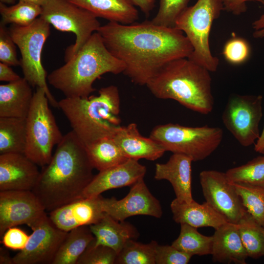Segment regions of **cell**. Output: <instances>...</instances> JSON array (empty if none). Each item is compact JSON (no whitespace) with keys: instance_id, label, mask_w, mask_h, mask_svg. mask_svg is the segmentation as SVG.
<instances>
[{"instance_id":"26","label":"cell","mask_w":264,"mask_h":264,"mask_svg":"<svg viewBox=\"0 0 264 264\" xmlns=\"http://www.w3.org/2000/svg\"><path fill=\"white\" fill-rule=\"evenodd\" d=\"M89 226H82L67 232L52 264H77L79 257L94 239Z\"/></svg>"},{"instance_id":"6","label":"cell","mask_w":264,"mask_h":264,"mask_svg":"<svg viewBox=\"0 0 264 264\" xmlns=\"http://www.w3.org/2000/svg\"><path fill=\"white\" fill-rule=\"evenodd\" d=\"M224 10L222 0H198L188 7L176 21L175 27L187 37L193 48L189 59L206 68L216 71L219 59L211 53L209 37L213 22Z\"/></svg>"},{"instance_id":"37","label":"cell","mask_w":264,"mask_h":264,"mask_svg":"<svg viewBox=\"0 0 264 264\" xmlns=\"http://www.w3.org/2000/svg\"><path fill=\"white\" fill-rule=\"evenodd\" d=\"M250 45L244 39L233 37L225 44L222 54L227 62L234 65H239L247 60L250 54Z\"/></svg>"},{"instance_id":"30","label":"cell","mask_w":264,"mask_h":264,"mask_svg":"<svg viewBox=\"0 0 264 264\" xmlns=\"http://www.w3.org/2000/svg\"><path fill=\"white\" fill-rule=\"evenodd\" d=\"M180 231L172 245L192 256L211 254L213 237L199 233L197 228L186 223L180 224Z\"/></svg>"},{"instance_id":"13","label":"cell","mask_w":264,"mask_h":264,"mask_svg":"<svg viewBox=\"0 0 264 264\" xmlns=\"http://www.w3.org/2000/svg\"><path fill=\"white\" fill-rule=\"evenodd\" d=\"M206 201L229 222L237 224L247 211L225 173L204 170L199 175Z\"/></svg>"},{"instance_id":"2","label":"cell","mask_w":264,"mask_h":264,"mask_svg":"<svg viewBox=\"0 0 264 264\" xmlns=\"http://www.w3.org/2000/svg\"><path fill=\"white\" fill-rule=\"evenodd\" d=\"M93 169L86 146L72 130L63 136L50 162L43 167L32 191L50 212L83 198Z\"/></svg>"},{"instance_id":"16","label":"cell","mask_w":264,"mask_h":264,"mask_svg":"<svg viewBox=\"0 0 264 264\" xmlns=\"http://www.w3.org/2000/svg\"><path fill=\"white\" fill-rule=\"evenodd\" d=\"M101 195L83 198L49 212V217L60 229L69 232L82 226H89L99 221L105 215Z\"/></svg>"},{"instance_id":"7","label":"cell","mask_w":264,"mask_h":264,"mask_svg":"<svg viewBox=\"0 0 264 264\" xmlns=\"http://www.w3.org/2000/svg\"><path fill=\"white\" fill-rule=\"evenodd\" d=\"M149 137L166 152L183 154L197 161L205 159L219 147L223 132L218 127H188L171 123L155 126Z\"/></svg>"},{"instance_id":"9","label":"cell","mask_w":264,"mask_h":264,"mask_svg":"<svg viewBox=\"0 0 264 264\" xmlns=\"http://www.w3.org/2000/svg\"><path fill=\"white\" fill-rule=\"evenodd\" d=\"M50 25L39 17L26 26L12 24L9 31L21 52L20 66L23 77L32 87L43 88L50 104L58 108V102L48 88L47 73L42 63V50L50 35Z\"/></svg>"},{"instance_id":"12","label":"cell","mask_w":264,"mask_h":264,"mask_svg":"<svg viewBox=\"0 0 264 264\" xmlns=\"http://www.w3.org/2000/svg\"><path fill=\"white\" fill-rule=\"evenodd\" d=\"M25 247L13 257L14 264H52L67 232L58 228L45 214L29 226Z\"/></svg>"},{"instance_id":"20","label":"cell","mask_w":264,"mask_h":264,"mask_svg":"<svg viewBox=\"0 0 264 264\" xmlns=\"http://www.w3.org/2000/svg\"><path fill=\"white\" fill-rule=\"evenodd\" d=\"M112 137L128 159L154 161L166 152L156 141L142 136L135 123L121 126Z\"/></svg>"},{"instance_id":"35","label":"cell","mask_w":264,"mask_h":264,"mask_svg":"<svg viewBox=\"0 0 264 264\" xmlns=\"http://www.w3.org/2000/svg\"><path fill=\"white\" fill-rule=\"evenodd\" d=\"M159 8L152 22L154 24L175 27L177 18L188 7L189 0H159Z\"/></svg>"},{"instance_id":"43","label":"cell","mask_w":264,"mask_h":264,"mask_svg":"<svg viewBox=\"0 0 264 264\" xmlns=\"http://www.w3.org/2000/svg\"><path fill=\"white\" fill-rule=\"evenodd\" d=\"M132 5L140 8V10L148 16L154 9L156 0H128Z\"/></svg>"},{"instance_id":"1","label":"cell","mask_w":264,"mask_h":264,"mask_svg":"<svg viewBox=\"0 0 264 264\" xmlns=\"http://www.w3.org/2000/svg\"><path fill=\"white\" fill-rule=\"evenodd\" d=\"M97 32L108 50L125 64L123 73L139 85H146L170 62L188 58L193 50L181 30L151 21L130 24L109 22Z\"/></svg>"},{"instance_id":"31","label":"cell","mask_w":264,"mask_h":264,"mask_svg":"<svg viewBox=\"0 0 264 264\" xmlns=\"http://www.w3.org/2000/svg\"><path fill=\"white\" fill-rule=\"evenodd\" d=\"M157 244L155 241L144 244L130 240L117 254L115 264H155Z\"/></svg>"},{"instance_id":"48","label":"cell","mask_w":264,"mask_h":264,"mask_svg":"<svg viewBox=\"0 0 264 264\" xmlns=\"http://www.w3.org/2000/svg\"><path fill=\"white\" fill-rule=\"evenodd\" d=\"M15 1L16 0H0V2L3 3H12Z\"/></svg>"},{"instance_id":"10","label":"cell","mask_w":264,"mask_h":264,"mask_svg":"<svg viewBox=\"0 0 264 264\" xmlns=\"http://www.w3.org/2000/svg\"><path fill=\"white\" fill-rule=\"evenodd\" d=\"M40 17L56 29L74 33L75 43L66 52V61L76 54L101 26L97 18L68 0H50Z\"/></svg>"},{"instance_id":"21","label":"cell","mask_w":264,"mask_h":264,"mask_svg":"<svg viewBox=\"0 0 264 264\" xmlns=\"http://www.w3.org/2000/svg\"><path fill=\"white\" fill-rule=\"evenodd\" d=\"M213 237L211 254L214 262L245 264L248 256L237 224L227 222L218 228Z\"/></svg>"},{"instance_id":"46","label":"cell","mask_w":264,"mask_h":264,"mask_svg":"<svg viewBox=\"0 0 264 264\" xmlns=\"http://www.w3.org/2000/svg\"><path fill=\"white\" fill-rule=\"evenodd\" d=\"M254 150L257 153L264 154V126L259 139L254 144Z\"/></svg>"},{"instance_id":"24","label":"cell","mask_w":264,"mask_h":264,"mask_svg":"<svg viewBox=\"0 0 264 264\" xmlns=\"http://www.w3.org/2000/svg\"><path fill=\"white\" fill-rule=\"evenodd\" d=\"M89 226L96 244L109 247L117 254L128 241L135 240L139 236L132 224L125 220H116L106 213L99 221Z\"/></svg>"},{"instance_id":"22","label":"cell","mask_w":264,"mask_h":264,"mask_svg":"<svg viewBox=\"0 0 264 264\" xmlns=\"http://www.w3.org/2000/svg\"><path fill=\"white\" fill-rule=\"evenodd\" d=\"M170 207L173 220L180 224L186 223L197 228L211 227L216 229L228 222L206 201L200 204L194 200L185 202L175 198Z\"/></svg>"},{"instance_id":"47","label":"cell","mask_w":264,"mask_h":264,"mask_svg":"<svg viewBox=\"0 0 264 264\" xmlns=\"http://www.w3.org/2000/svg\"><path fill=\"white\" fill-rule=\"evenodd\" d=\"M26 1L40 6H43L50 0H19Z\"/></svg>"},{"instance_id":"29","label":"cell","mask_w":264,"mask_h":264,"mask_svg":"<svg viewBox=\"0 0 264 264\" xmlns=\"http://www.w3.org/2000/svg\"><path fill=\"white\" fill-rule=\"evenodd\" d=\"M237 224L248 256L255 259L264 256V227L247 211Z\"/></svg>"},{"instance_id":"38","label":"cell","mask_w":264,"mask_h":264,"mask_svg":"<svg viewBox=\"0 0 264 264\" xmlns=\"http://www.w3.org/2000/svg\"><path fill=\"white\" fill-rule=\"evenodd\" d=\"M15 43L5 25L0 24V61L10 66H20Z\"/></svg>"},{"instance_id":"4","label":"cell","mask_w":264,"mask_h":264,"mask_svg":"<svg viewBox=\"0 0 264 264\" xmlns=\"http://www.w3.org/2000/svg\"><path fill=\"white\" fill-rule=\"evenodd\" d=\"M206 68L188 58L165 65L146 85L156 98L172 99L202 114L212 112V78Z\"/></svg>"},{"instance_id":"3","label":"cell","mask_w":264,"mask_h":264,"mask_svg":"<svg viewBox=\"0 0 264 264\" xmlns=\"http://www.w3.org/2000/svg\"><path fill=\"white\" fill-rule=\"evenodd\" d=\"M125 65L107 48L97 32L93 33L66 64L47 77L50 85L66 97H87L95 90L94 81L107 73H123Z\"/></svg>"},{"instance_id":"41","label":"cell","mask_w":264,"mask_h":264,"mask_svg":"<svg viewBox=\"0 0 264 264\" xmlns=\"http://www.w3.org/2000/svg\"><path fill=\"white\" fill-rule=\"evenodd\" d=\"M264 0H222L224 10L235 15H240L247 10L246 2L255 1L262 3Z\"/></svg>"},{"instance_id":"27","label":"cell","mask_w":264,"mask_h":264,"mask_svg":"<svg viewBox=\"0 0 264 264\" xmlns=\"http://www.w3.org/2000/svg\"><path fill=\"white\" fill-rule=\"evenodd\" d=\"M26 143V118L0 117V154H24Z\"/></svg>"},{"instance_id":"33","label":"cell","mask_w":264,"mask_h":264,"mask_svg":"<svg viewBox=\"0 0 264 264\" xmlns=\"http://www.w3.org/2000/svg\"><path fill=\"white\" fill-rule=\"evenodd\" d=\"M232 183L246 210L264 227V187L241 182Z\"/></svg>"},{"instance_id":"19","label":"cell","mask_w":264,"mask_h":264,"mask_svg":"<svg viewBox=\"0 0 264 264\" xmlns=\"http://www.w3.org/2000/svg\"><path fill=\"white\" fill-rule=\"evenodd\" d=\"M192 159L185 155L173 154L165 163H156L154 177L169 181L176 198L180 202L194 200L192 194Z\"/></svg>"},{"instance_id":"23","label":"cell","mask_w":264,"mask_h":264,"mask_svg":"<svg viewBox=\"0 0 264 264\" xmlns=\"http://www.w3.org/2000/svg\"><path fill=\"white\" fill-rule=\"evenodd\" d=\"M24 78L0 85V117L26 118L34 93Z\"/></svg>"},{"instance_id":"44","label":"cell","mask_w":264,"mask_h":264,"mask_svg":"<svg viewBox=\"0 0 264 264\" xmlns=\"http://www.w3.org/2000/svg\"><path fill=\"white\" fill-rule=\"evenodd\" d=\"M264 6V0L262 3ZM252 27L254 29L253 36L255 38H263L264 37V13L260 17L252 23Z\"/></svg>"},{"instance_id":"45","label":"cell","mask_w":264,"mask_h":264,"mask_svg":"<svg viewBox=\"0 0 264 264\" xmlns=\"http://www.w3.org/2000/svg\"><path fill=\"white\" fill-rule=\"evenodd\" d=\"M5 247H0V264H14L13 257Z\"/></svg>"},{"instance_id":"8","label":"cell","mask_w":264,"mask_h":264,"mask_svg":"<svg viewBox=\"0 0 264 264\" xmlns=\"http://www.w3.org/2000/svg\"><path fill=\"white\" fill-rule=\"evenodd\" d=\"M45 91L37 87L26 118V143L24 154L38 166L46 165L52 150L63 136L49 107Z\"/></svg>"},{"instance_id":"42","label":"cell","mask_w":264,"mask_h":264,"mask_svg":"<svg viewBox=\"0 0 264 264\" xmlns=\"http://www.w3.org/2000/svg\"><path fill=\"white\" fill-rule=\"evenodd\" d=\"M21 77L5 64L0 63V81L8 83L20 80Z\"/></svg>"},{"instance_id":"5","label":"cell","mask_w":264,"mask_h":264,"mask_svg":"<svg viewBox=\"0 0 264 264\" xmlns=\"http://www.w3.org/2000/svg\"><path fill=\"white\" fill-rule=\"evenodd\" d=\"M58 108L85 146L112 137L121 126L120 94L114 85L101 88L97 95L65 97L58 101Z\"/></svg>"},{"instance_id":"34","label":"cell","mask_w":264,"mask_h":264,"mask_svg":"<svg viewBox=\"0 0 264 264\" xmlns=\"http://www.w3.org/2000/svg\"><path fill=\"white\" fill-rule=\"evenodd\" d=\"M225 173L231 182H241L264 187V154Z\"/></svg>"},{"instance_id":"40","label":"cell","mask_w":264,"mask_h":264,"mask_svg":"<svg viewBox=\"0 0 264 264\" xmlns=\"http://www.w3.org/2000/svg\"><path fill=\"white\" fill-rule=\"evenodd\" d=\"M1 238V242L6 248L21 251L25 247L29 235L23 230L15 226L8 228Z\"/></svg>"},{"instance_id":"18","label":"cell","mask_w":264,"mask_h":264,"mask_svg":"<svg viewBox=\"0 0 264 264\" xmlns=\"http://www.w3.org/2000/svg\"><path fill=\"white\" fill-rule=\"evenodd\" d=\"M146 172V167L138 160L128 159L94 176L85 188L83 197H96L110 189L132 186L143 178Z\"/></svg>"},{"instance_id":"32","label":"cell","mask_w":264,"mask_h":264,"mask_svg":"<svg viewBox=\"0 0 264 264\" xmlns=\"http://www.w3.org/2000/svg\"><path fill=\"white\" fill-rule=\"evenodd\" d=\"M18 1L17 4L10 6L0 2L1 23L5 25L11 23L26 26L40 17L42 11L41 6L22 0Z\"/></svg>"},{"instance_id":"14","label":"cell","mask_w":264,"mask_h":264,"mask_svg":"<svg viewBox=\"0 0 264 264\" xmlns=\"http://www.w3.org/2000/svg\"><path fill=\"white\" fill-rule=\"evenodd\" d=\"M45 214L32 191H0V238L8 228L22 224L29 226Z\"/></svg>"},{"instance_id":"28","label":"cell","mask_w":264,"mask_h":264,"mask_svg":"<svg viewBox=\"0 0 264 264\" xmlns=\"http://www.w3.org/2000/svg\"><path fill=\"white\" fill-rule=\"evenodd\" d=\"M86 147L94 169L99 172L122 163L128 159L111 137L101 138Z\"/></svg>"},{"instance_id":"36","label":"cell","mask_w":264,"mask_h":264,"mask_svg":"<svg viewBox=\"0 0 264 264\" xmlns=\"http://www.w3.org/2000/svg\"><path fill=\"white\" fill-rule=\"evenodd\" d=\"M117 255L113 249L96 244L94 239L79 257L77 264H115Z\"/></svg>"},{"instance_id":"17","label":"cell","mask_w":264,"mask_h":264,"mask_svg":"<svg viewBox=\"0 0 264 264\" xmlns=\"http://www.w3.org/2000/svg\"><path fill=\"white\" fill-rule=\"evenodd\" d=\"M40 173L38 165L24 154H1L0 191H32Z\"/></svg>"},{"instance_id":"25","label":"cell","mask_w":264,"mask_h":264,"mask_svg":"<svg viewBox=\"0 0 264 264\" xmlns=\"http://www.w3.org/2000/svg\"><path fill=\"white\" fill-rule=\"evenodd\" d=\"M96 17L123 24H130L138 19V13L128 0H68Z\"/></svg>"},{"instance_id":"39","label":"cell","mask_w":264,"mask_h":264,"mask_svg":"<svg viewBox=\"0 0 264 264\" xmlns=\"http://www.w3.org/2000/svg\"><path fill=\"white\" fill-rule=\"evenodd\" d=\"M192 257L172 245L158 244L155 250V264H187Z\"/></svg>"},{"instance_id":"11","label":"cell","mask_w":264,"mask_h":264,"mask_svg":"<svg viewBox=\"0 0 264 264\" xmlns=\"http://www.w3.org/2000/svg\"><path fill=\"white\" fill-rule=\"evenodd\" d=\"M263 97L234 94L230 96L222 114L225 128L242 146L254 145L260 136Z\"/></svg>"},{"instance_id":"15","label":"cell","mask_w":264,"mask_h":264,"mask_svg":"<svg viewBox=\"0 0 264 264\" xmlns=\"http://www.w3.org/2000/svg\"><path fill=\"white\" fill-rule=\"evenodd\" d=\"M102 207L105 213L120 221L137 215L160 218L163 214L159 201L150 192L143 178L132 185L129 193L121 199L102 198Z\"/></svg>"}]
</instances>
